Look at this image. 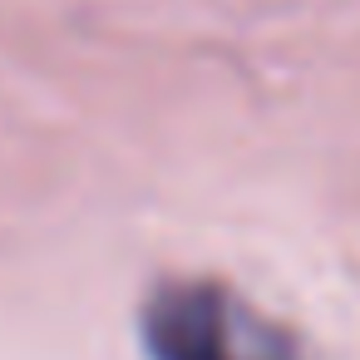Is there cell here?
<instances>
[{
	"label": "cell",
	"mask_w": 360,
	"mask_h": 360,
	"mask_svg": "<svg viewBox=\"0 0 360 360\" xmlns=\"http://www.w3.org/2000/svg\"><path fill=\"white\" fill-rule=\"evenodd\" d=\"M148 360H306L301 340L217 276H158L139 306Z\"/></svg>",
	"instance_id": "1"
}]
</instances>
